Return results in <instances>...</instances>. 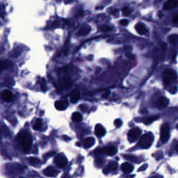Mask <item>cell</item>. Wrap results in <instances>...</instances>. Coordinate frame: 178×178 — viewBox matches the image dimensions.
Returning a JSON list of instances; mask_svg holds the SVG:
<instances>
[{"instance_id": "obj_36", "label": "cell", "mask_w": 178, "mask_h": 178, "mask_svg": "<svg viewBox=\"0 0 178 178\" xmlns=\"http://www.w3.org/2000/svg\"><path fill=\"white\" fill-rule=\"evenodd\" d=\"M55 154V152H49V153L46 154L45 155V157H51L52 155H53V154Z\"/></svg>"}, {"instance_id": "obj_8", "label": "cell", "mask_w": 178, "mask_h": 178, "mask_svg": "<svg viewBox=\"0 0 178 178\" xmlns=\"http://www.w3.org/2000/svg\"><path fill=\"white\" fill-rule=\"evenodd\" d=\"M178 6V0H168L164 5V10H171L176 8Z\"/></svg>"}, {"instance_id": "obj_16", "label": "cell", "mask_w": 178, "mask_h": 178, "mask_svg": "<svg viewBox=\"0 0 178 178\" xmlns=\"http://www.w3.org/2000/svg\"><path fill=\"white\" fill-rule=\"evenodd\" d=\"M90 30H91V27H90L89 25H87V24L83 25V26L81 27V29H79V35H86L89 33Z\"/></svg>"}, {"instance_id": "obj_18", "label": "cell", "mask_w": 178, "mask_h": 178, "mask_svg": "<svg viewBox=\"0 0 178 178\" xmlns=\"http://www.w3.org/2000/svg\"><path fill=\"white\" fill-rule=\"evenodd\" d=\"M64 86L66 89H69L72 87V80H71L70 78L69 77H64Z\"/></svg>"}, {"instance_id": "obj_2", "label": "cell", "mask_w": 178, "mask_h": 178, "mask_svg": "<svg viewBox=\"0 0 178 178\" xmlns=\"http://www.w3.org/2000/svg\"><path fill=\"white\" fill-rule=\"evenodd\" d=\"M162 78L165 86H168L171 85L173 82L176 81L177 76L176 72H174V71L172 70L168 69V70H165L164 72H163Z\"/></svg>"}, {"instance_id": "obj_3", "label": "cell", "mask_w": 178, "mask_h": 178, "mask_svg": "<svg viewBox=\"0 0 178 178\" xmlns=\"http://www.w3.org/2000/svg\"><path fill=\"white\" fill-rule=\"evenodd\" d=\"M153 141H154L153 134L150 132L147 133L141 137V139L139 141V145L142 148L147 149V148H150V146H151Z\"/></svg>"}, {"instance_id": "obj_30", "label": "cell", "mask_w": 178, "mask_h": 178, "mask_svg": "<svg viewBox=\"0 0 178 178\" xmlns=\"http://www.w3.org/2000/svg\"><path fill=\"white\" fill-rule=\"evenodd\" d=\"M111 27L108 26H103L102 27V31H104V32H106V31H109L111 30Z\"/></svg>"}, {"instance_id": "obj_33", "label": "cell", "mask_w": 178, "mask_h": 178, "mask_svg": "<svg viewBox=\"0 0 178 178\" xmlns=\"http://www.w3.org/2000/svg\"><path fill=\"white\" fill-rule=\"evenodd\" d=\"M148 168V164H144L142 166L141 168L139 169V171H145L146 168Z\"/></svg>"}, {"instance_id": "obj_21", "label": "cell", "mask_w": 178, "mask_h": 178, "mask_svg": "<svg viewBox=\"0 0 178 178\" xmlns=\"http://www.w3.org/2000/svg\"><path fill=\"white\" fill-rule=\"evenodd\" d=\"M168 41L172 45H175L178 43V35L172 34L168 37Z\"/></svg>"}, {"instance_id": "obj_27", "label": "cell", "mask_w": 178, "mask_h": 178, "mask_svg": "<svg viewBox=\"0 0 178 178\" xmlns=\"http://www.w3.org/2000/svg\"><path fill=\"white\" fill-rule=\"evenodd\" d=\"M47 83H46V80L45 79H42L41 81V89L43 90V91H45L47 89V86H46Z\"/></svg>"}, {"instance_id": "obj_39", "label": "cell", "mask_w": 178, "mask_h": 178, "mask_svg": "<svg viewBox=\"0 0 178 178\" xmlns=\"http://www.w3.org/2000/svg\"><path fill=\"white\" fill-rule=\"evenodd\" d=\"M175 151H176L178 153V143L177 144L176 146H175Z\"/></svg>"}, {"instance_id": "obj_1", "label": "cell", "mask_w": 178, "mask_h": 178, "mask_svg": "<svg viewBox=\"0 0 178 178\" xmlns=\"http://www.w3.org/2000/svg\"><path fill=\"white\" fill-rule=\"evenodd\" d=\"M19 139L22 143L24 152L26 153L29 152L32 146V138L29 133H27V131H22L19 134Z\"/></svg>"}, {"instance_id": "obj_11", "label": "cell", "mask_w": 178, "mask_h": 178, "mask_svg": "<svg viewBox=\"0 0 178 178\" xmlns=\"http://www.w3.org/2000/svg\"><path fill=\"white\" fill-rule=\"evenodd\" d=\"M2 100L5 102H10L13 100V95L11 92L8 90H4L1 94Z\"/></svg>"}, {"instance_id": "obj_19", "label": "cell", "mask_w": 178, "mask_h": 178, "mask_svg": "<svg viewBox=\"0 0 178 178\" xmlns=\"http://www.w3.org/2000/svg\"><path fill=\"white\" fill-rule=\"evenodd\" d=\"M72 120L74 122H80L82 120V116L79 112H75L72 116Z\"/></svg>"}, {"instance_id": "obj_12", "label": "cell", "mask_w": 178, "mask_h": 178, "mask_svg": "<svg viewBox=\"0 0 178 178\" xmlns=\"http://www.w3.org/2000/svg\"><path fill=\"white\" fill-rule=\"evenodd\" d=\"M121 170L125 173H130L134 170V166L129 163L125 162L121 165Z\"/></svg>"}, {"instance_id": "obj_13", "label": "cell", "mask_w": 178, "mask_h": 178, "mask_svg": "<svg viewBox=\"0 0 178 178\" xmlns=\"http://www.w3.org/2000/svg\"><path fill=\"white\" fill-rule=\"evenodd\" d=\"M95 134L96 135L99 137H103L106 134L105 129L104 128L102 125L98 124L95 126Z\"/></svg>"}, {"instance_id": "obj_6", "label": "cell", "mask_w": 178, "mask_h": 178, "mask_svg": "<svg viewBox=\"0 0 178 178\" xmlns=\"http://www.w3.org/2000/svg\"><path fill=\"white\" fill-rule=\"evenodd\" d=\"M54 162L58 168H64L68 164V160L64 154H59L56 157Z\"/></svg>"}, {"instance_id": "obj_10", "label": "cell", "mask_w": 178, "mask_h": 178, "mask_svg": "<svg viewBox=\"0 0 178 178\" xmlns=\"http://www.w3.org/2000/svg\"><path fill=\"white\" fill-rule=\"evenodd\" d=\"M101 152H103L104 154H107V155L112 156L116 153L117 150L114 146H109V147H105L103 149H101Z\"/></svg>"}, {"instance_id": "obj_29", "label": "cell", "mask_w": 178, "mask_h": 178, "mask_svg": "<svg viewBox=\"0 0 178 178\" xmlns=\"http://www.w3.org/2000/svg\"><path fill=\"white\" fill-rule=\"evenodd\" d=\"M129 23V21L126 20V19H125V20H122L120 22V24L121 25H123V26H127V24H128Z\"/></svg>"}, {"instance_id": "obj_9", "label": "cell", "mask_w": 178, "mask_h": 178, "mask_svg": "<svg viewBox=\"0 0 178 178\" xmlns=\"http://www.w3.org/2000/svg\"><path fill=\"white\" fill-rule=\"evenodd\" d=\"M43 173L44 175L47 177H55L57 175L58 172L54 167L49 166L43 171Z\"/></svg>"}, {"instance_id": "obj_40", "label": "cell", "mask_w": 178, "mask_h": 178, "mask_svg": "<svg viewBox=\"0 0 178 178\" xmlns=\"http://www.w3.org/2000/svg\"><path fill=\"white\" fill-rule=\"evenodd\" d=\"M77 146H80V143H77Z\"/></svg>"}, {"instance_id": "obj_15", "label": "cell", "mask_w": 178, "mask_h": 178, "mask_svg": "<svg viewBox=\"0 0 178 178\" xmlns=\"http://www.w3.org/2000/svg\"><path fill=\"white\" fill-rule=\"evenodd\" d=\"M79 97H80V93H79V91H77V90H75L70 96V101L72 103H75L79 99Z\"/></svg>"}, {"instance_id": "obj_41", "label": "cell", "mask_w": 178, "mask_h": 178, "mask_svg": "<svg viewBox=\"0 0 178 178\" xmlns=\"http://www.w3.org/2000/svg\"><path fill=\"white\" fill-rule=\"evenodd\" d=\"M177 129H178V124H177Z\"/></svg>"}, {"instance_id": "obj_22", "label": "cell", "mask_w": 178, "mask_h": 178, "mask_svg": "<svg viewBox=\"0 0 178 178\" xmlns=\"http://www.w3.org/2000/svg\"><path fill=\"white\" fill-rule=\"evenodd\" d=\"M117 166H118V164H117V163L116 162H112V163H110L107 166V169H106V172H109V171H114L115 169L117 168Z\"/></svg>"}, {"instance_id": "obj_17", "label": "cell", "mask_w": 178, "mask_h": 178, "mask_svg": "<svg viewBox=\"0 0 178 178\" xmlns=\"http://www.w3.org/2000/svg\"><path fill=\"white\" fill-rule=\"evenodd\" d=\"M158 104L159 105L162 106V107H166L169 104V100L168 98H166V97H162L159 100Z\"/></svg>"}, {"instance_id": "obj_35", "label": "cell", "mask_w": 178, "mask_h": 178, "mask_svg": "<svg viewBox=\"0 0 178 178\" xmlns=\"http://www.w3.org/2000/svg\"><path fill=\"white\" fill-rule=\"evenodd\" d=\"M169 92H170V93H172V94L175 93L177 92V87L176 86L173 87V89H171L169 90Z\"/></svg>"}, {"instance_id": "obj_34", "label": "cell", "mask_w": 178, "mask_h": 178, "mask_svg": "<svg viewBox=\"0 0 178 178\" xmlns=\"http://www.w3.org/2000/svg\"><path fill=\"white\" fill-rule=\"evenodd\" d=\"M109 94H110V91H106L105 93H104L103 95H102V97H103V98H107L109 97Z\"/></svg>"}, {"instance_id": "obj_25", "label": "cell", "mask_w": 178, "mask_h": 178, "mask_svg": "<svg viewBox=\"0 0 178 178\" xmlns=\"http://www.w3.org/2000/svg\"><path fill=\"white\" fill-rule=\"evenodd\" d=\"M41 126H42V120L41 118H38L37 120H35L33 128H34V129H35V130H37V129H39L41 128Z\"/></svg>"}, {"instance_id": "obj_23", "label": "cell", "mask_w": 178, "mask_h": 178, "mask_svg": "<svg viewBox=\"0 0 178 178\" xmlns=\"http://www.w3.org/2000/svg\"><path fill=\"white\" fill-rule=\"evenodd\" d=\"M159 118H160V116H159L150 117V118L146 119V120L144 121V123H145L146 125H149V124H150V123H152V122H154V120H157V119H159Z\"/></svg>"}, {"instance_id": "obj_4", "label": "cell", "mask_w": 178, "mask_h": 178, "mask_svg": "<svg viewBox=\"0 0 178 178\" xmlns=\"http://www.w3.org/2000/svg\"><path fill=\"white\" fill-rule=\"evenodd\" d=\"M170 127L168 123H165L161 127V139L163 142H166L169 138Z\"/></svg>"}, {"instance_id": "obj_26", "label": "cell", "mask_w": 178, "mask_h": 178, "mask_svg": "<svg viewBox=\"0 0 178 178\" xmlns=\"http://www.w3.org/2000/svg\"><path fill=\"white\" fill-rule=\"evenodd\" d=\"M122 13H123V15L124 16H128L131 14V10H130V9H129V8L125 7L124 8H123Z\"/></svg>"}, {"instance_id": "obj_14", "label": "cell", "mask_w": 178, "mask_h": 178, "mask_svg": "<svg viewBox=\"0 0 178 178\" xmlns=\"http://www.w3.org/2000/svg\"><path fill=\"white\" fill-rule=\"evenodd\" d=\"M135 29L137 32L141 35L145 34V33L147 32V29H146L145 25H144L143 23H138L135 26Z\"/></svg>"}, {"instance_id": "obj_37", "label": "cell", "mask_w": 178, "mask_h": 178, "mask_svg": "<svg viewBox=\"0 0 178 178\" xmlns=\"http://www.w3.org/2000/svg\"><path fill=\"white\" fill-rule=\"evenodd\" d=\"M173 23H175V24H178V15H177V16L173 18Z\"/></svg>"}, {"instance_id": "obj_28", "label": "cell", "mask_w": 178, "mask_h": 178, "mask_svg": "<svg viewBox=\"0 0 178 178\" xmlns=\"http://www.w3.org/2000/svg\"><path fill=\"white\" fill-rule=\"evenodd\" d=\"M123 123H122V120H120V119H116V120H115L114 122V125L116 127H121V125H122Z\"/></svg>"}, {"instance_id": "obj_31", "label": "cell", "mask_w": 178, "mask_h": 178, "mask_svg": "<svg viewBox=\"0 0 178 178\" xmlns=\"http://www.w3.org/2000/svg\"><path fill=\"white\" fill-rule=\"evenodd\" d=\"M157 156H155V157H156V159L157 160H160L161 158L162 157V156H163V154H162V152H159L157 154H156Z\"/></svg>"}, {"instance_id": "obj_7", "label": "cell", "mask_w": 178, "mask_h": 178, "mask_svg": "<svg viewBox=\"0 0 178 178\" xmlns=\"http://www.w3.org/2000/svg\"><path fill=\"white\" fill-rule=\"evenodd\" d=\"M68 106V100L66 98H63V99L58 100L55 103V107L58 110H65Z\"/></svg>"}, {"instance_id": "obj_38", "label": "cell", "mask_w": 178, "mask_h": 178, "mask_svg": "<svg viewBox=\"0 0 178 178\" xmlns=\"http://www.w3.org/2000/svg\"><path fill=\"white\" fill-rule=\"evenodd\" d=\"M62 138L64 139V140H66V141H70V138L68 137H66V136H62Z\"/></svg>"}, {"instance_id": "obj_5", "label": "cell", "mask_w": 178, "mask_h": 178, "mask_svg": "<svg viewBox=\"0 0 178 178\" xmlns=\"http://www.w3.org/2000/svg\"><path fill=\"white\" fill-rule=\"evenodd\" d=\"M141 130L140 129L139 127H135V128L131 129L130 131H129L128 134H127V137H128V139L129 141L132 142L135 141L139 137V136L141 135Z\"/></svg>"}, {"instance_id": "obj_32", "label": "cell", "mask_w": 178, "mask_h": 178, "mask_svg": "<svg viewBox=\"0 0 178 178\" xmlns=\"http://www.w3.org/2000/svg\"><path fill=\"white\" fill-rule=\"evenodd\" d=\"M126 56L128 58H129V59H132V58L134 57V55L133 54L130 53V52H128V53L126 54Z\"/></svg>"}, {"instance_id": "obj_24", "label": "cell", "mask_w": 178, "mask_h": 178, "mask_svg": "<svg viewBox=\"0 0 178 178\" xmlns=\"http://www.w3.org/2000/svg\"><path fill=\"white\" fill-rule=\"evenodd\" d=\"M29 162L33 166H37L38 164H40V160L35 157H29Z\"/></svg>"}, {"instance_id": "obj_20", "label": "cell", "mask_w": 178, "mask_h": 178, "mask_svg": "<svg viewBox=\"0 0 178 178\" xmlns=\"http://www.w3.org/2000/svg\"><path fill=\"white\" fill-rule=\"evenodd\" d=\"M95 143V139L93 137H89L86 138L84 140V144L86 147H91V146H93V144Z\"/></svg>"}]
</instances>
